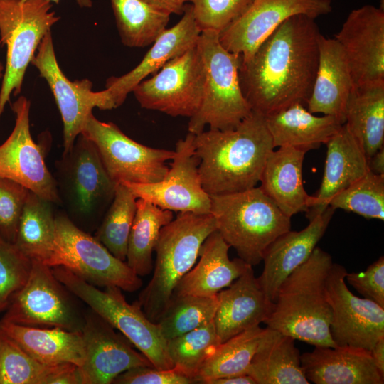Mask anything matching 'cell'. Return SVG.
Masks as SVG:
<instances>
[{"label":"cell","mask_w":384,"mask_h":384,"mask_svg":"<svg viewBox=\"0 0 384 384\" xmlns=\"http://www.w3.org/2000/svg\"><path fill=\"white\" fill-rule=\"evenodd\" d=\"M368 166L373 173L384 175V146L368 159Z\"/></svg>","instance_id":"f907efd6"},{"label":"cell","mask_w":384,"mask_h":384,"mask_svg":"<svg viewBox=\"0 0 384 384\" xmlns=\"http://www.w3.org/2000/svg\"><path fill=\"white\" fill-rule=\"evenodd\" d=\"M32 262L0 235V313L26 282Z\"/></svg>","instance_id":"b9f144b4"},{"label":"cell","mask_w":384,"mask_h":384,"mask_svg":"<svg viewBox=\"0 0 384 384\" xmlns=\"http://www.w3.org/2000/svg\"><path fill=\"white\" fill-rule=\"evenodd\" d=\"M274 147L317 149L340 129L343 122L330 115L316 116L305 105L294 104L265 117Z\"/></svg>","instance_id":"f1b7e54d"},{"label":"cell","mask_w":384,"mask_h":384,"mask_svg":"<svg viewBox=\"0 0 384 384\" xmlns=\"http://www.w3.org/2000/svg\"><path fill=\"white\" fill-rule=\"evenodd\" d=\"M73 295L56 278L51 267L32 261L25 284L13 294L0 321L82 331L85 313Z\"/></svg>","instance_id":"30bf717a"},{"label":"cell","mask_w":384,"mask_h":384,"mask_svg":"<svg viewBox=\"0 0 384 384\" xmlns=\"http://www.w3.org/2000/svg\"><path fill=\"white\" fill-rule=\"evenodd\" d=\"M113 384H191L194 380L176 370L138 366L119 374Z\"/></svg>","instance_id":"bcb514c9"},{"label":"cell","mask_w":384,"mask_h":384,"mask_svg":"<svg viewBox=\"0 0 384 384\" xmlns=\"http://www.w3.org/2000/svg\"><path fill=\"white\" fill-rule=\"evenodd\" d=\"M15 114L14 129L0 144V177L12 180L41 198L59 202L56 183L48 171L43 150L30 132V101L20 96L11 105Z\"/></svg>","instance_id":"e0dca14e"},{"label":"cell","mask_w":384,"mask_h":384,"mask_svg":"<svg viewBox=\"0 0 384 384\" xmlns=\"http://www.w3.org/2000/svg\"><path fill=\"white\" fill-rule=\"evenodd\" d=\"M263 331L256 326L219 343L199 368L196 383L208 384L219 378L247 374Z\"/></svg>","instance_id":"d590c367"},{"label":"cell","mask_w":384,"mask_h":384,"mask_svg":"<svg viewBox=\"0 0 384 384\" xmlns=\"http://www.w3.org/2000/svg\"><path fill=\"white\" fill-rule=\"evenodd\" d=\"M155 7L169 13L183 14L186 0H145Z\"/></svg>","instance_id":"7dc6e473"},{"label":"cell","mask_w":384,"mask_h":384,"mask_svg":"<svg viewBox=\"0 0 384 384\" xmlns=\"http://www.w3.org/2000/svg\"><path fill=\"white\" fill-rule=\"evenodd\" d=\"M216 230L211 213H179L160 231L153 276L137 301L156 323L166 310L181 279L194 266L205 240Z\"/></svg>","instance_id":"277c9868"},{"label":"cell","mask_w":384,"mask_h":384,"mask_svg":"<svg viewBox=\"0 0 384 384\" xmlns=\"http://www.w3.org/2000/svg\"><path fill=\"white\" fill-rule=\"evenodd\" d=\"M195 134L189 132L176 144L174 156L165 177L151 183H122L137 198L161 208L179 213H210V197L203 189L199 159L194 151Z\"/></svg>","instance_id":"9a60e30c"},{"label":"cell","mask_w":384,"mask_h":384,"mask_svg":"<svg viewBox=\"0 0 384 384\" xmlns=\"http://www.w3.org/2000/svg\"><path fill=\"white\" fill-rule=\"evenodd\" d=\"M81 332L85 346V361L80 367L85 384H110L127 370L153 366L123 334L90 308Z\"/></svg>","instance_id":"d6986e66"},{"label":"cell","mask_w":384,"mask_h":384,"mask_svg":"<svg viewBox=\"0 0 384 384\" xmlns=\"http://www.w3.org/2000/svg\"><path fill=\"white\" fill-rule=\"evenodd\" d=\"M370 353L375 366L380 373L384 376V336L376 342Z\"/></svg>","instance_id":"681fc988"},{"label":"cell","mask_w":384,"mask_h":384,"mask_svg":"<svg viewBox=\"0 0 384 384\" xmlns=\"http://www.w3.org/2000/svg\"><path fill=\"white\" fill-rule=\"evenodd\" d=\"M252 266L218 293L214 324L220 343L256 326L270 316L272 302L260 287Z\"/></svg>","instance_id":"7402d4cb"},{"label":"cell","mask_w":384,"mask_h":384,"mask_svg":"<svg viewBox=\"0 0 384 384\" xmlns=\"http://www.w3.org/2000/svg\"><path fill=\"white\" fill-rule=\"evenodd\" d=\"M80 136L70 152L71 178L77 208L81 213H87L100 199L114 193L116 184L108 176L94 145Z\"/></svg>","instance_id":"836d02e7"},{"label":"cell","mask_w":384,"mask_h":384,"mask_svg":"<svg viewBox=\"0 0 384 384\" xmlns=\"http://www.w3.org/2000/svg\"><path fill=\"white\" fill-rule=\"evenodd\" d=\"M230 246L215 230L205 240L199 260L177 284L174 297L213 296L230 286L250 266L240 258L230 260Z\"/></svg>","instance_id":"484cf974"},{"label":"cell","mask_w":384,"mask_h":384,"mask_svg":"<svg viewBox=\"0 0 384 384\" xmlns=\"http://www.w3.org/2000/svg\"><path fill=\"white\" fill-rule=\"evenodd\" d=\"M136 201L137 197L128 186L117 183L113 201L95 236L113 255L124 262Z\"/></svg>","instance_id":"74e56055"},{"label":"cell","mask_w":384,"mask_h":384,"mask_svg":"<svg viewBox=\"0 0 384 384\" xmlns=\"http://www.w3.org/2000/svg\"><path fill=\"white\" fill-rule=\"evenodd\" d=\"M197 46L204 63L205 85L201 105L190 117L188 132L197 134L206 126L234 129L252 112L240 83L241 55L225 49L219 33L212 30L201 32Z\"/></svg>","instance_id":"8992f818"},{"label":"cell","mask_w":384,"mask_h":384,"mask_svg":"<svg viewBox=\"0 0 384 384\" xmlns=\"http://www.w3.org/2000/svg\"><path fill=\"white\" fill-rule=\"evenodd\" d=\"M47 82L63 123L64 155L70 154L92 110L114 108L105 90H92L88 79L70 80L60 69L55 55L51 32L42 39L31 63Z\"/></svg>","instance_id":"4fadbf2b"},{"label":"cell","mask_w":384,"mask_h":384,"mask_svg":"<svg viewBox=\"0 0 384 384\" xmlns=\"http://www.w3.org/2000/svg\"><path fill=\"white\" fill-rule=\"evenodd\" d=\"M307 151L280 146L268 155L260 182V188L287 216L306 212L311 196L302 181V166Z\"/></svg>","instance_id":"4316f807"},{"label":"cell","mask_w":384,"mask_h":384,"mask_svg":"<svg viewBox=\"0 0 384 384\" xmlns=\"http://www.w3.org/2000/svg\"><path fill=\"white\" fill-rule=\"evenodd\" d=\"M335 210L329 206L309 219L302 230H288L277 237L266 249L264 268L257 277L268 298L274 302L278 289L285 278L311 255L324 236Z\"/></svg>","instance_id":"44dd1931"},{"label":"cell","mask_w":384,"mask_h":384,"mask_svg":"<svg viewBox=\"0 0 384 384\" xmlns=\"http://www.w3.org/2000/svg\"><path fill=\"white\" fill-rule=\"evenodd\" d=\"M137 210L130 230L126 262L139 277L153 270L152 255L161 229L174 219L173 211L137 198Z\"/></svg>","instance_id":"d6a6232c"},{"label":"cell","mask_w":384,"mask_h":384,"mask_svg":"<svg viewBox=\"0 0 384 384\" xmlns=\"http://www.w3.org/2000/svg\"><path fill=\"white\" fill-rule=\"evenodd\" d=\"M295 339L269 327L264 329L247 374L257 384H309Z\"/></svg>","instance_id":"f546056e"},{"label":"cell","mask_w":384,"mask_h":384,"mask_svg":"<svg viewBox=\"0 0 384 384\" xmlns=\"http://www.w3.org/2000/svg\"><path fill=\"white\" fill-rule=\"evenodd\" d=\"M326 157L322 181L311 196L306 217L324 212L331 199L363 176L370 169L368 159L346 123L326 143Z\"/></svg>","instance_id":"cb8c5ba5"},{"label":"cell","mask_w":384,"mask_h":384,"mask_svg":"<svg viewBox=\"0 0 384 384\" xmlns=\"http://www.w3.org/2000/svg\"><path fill=\"white\" fill-rule=\"evenodd\" d=\"M380 9H381L382 10H384V0H380Z\"/></svg>","instance_id":"db71d44e"},{"label":"cell","mask_w":384,"mask_h":384,"mask_svg":"<svg viewBox=\"0 0 384 384\" xmlns=\"http://www.w3.org/2000/svg\"><path fill=\"white\" fill-rule=\"evenodd\" d=\"M334 38L347 60L353 87L384 81V10L368 4L352 10Z\"/></svg>","instance_id":"ac0fdd59"},{"label":"cell","mask_w":384,"mask_h":384,"mask_svg":"<svg viewBox=\"0 0 384 384\" xmlns=\"http://www.w3.org/2000/svg\"><path fill=\"white\" fill-rule=\"evenodd\" d=\"M29 191L16 232L14 244L31 262L48 265L52 256L55 218L50 203Z\"/></svg>","instance_id":"1f68e13d"},{"label":"cell","mask_w":384,"mask_h":384,"mask_svg":"<svg viewBox=\"0 0 384 384\" xmlns=\"http://www.w3.org/2000/svg\"><path fill=\"white\" fill-rule=\"evenodd\" d=\"M353 83L344 53L336 40L320 35L319 63L311 95L306 104L311 113H321L345 123Z\"/></svg>","instance_id":"d4e9b609"},{"label":"cell","mask_w":384,"mask_h":384,"mask_svg":"<svg viewBox=\"0 0 384 384\" xmlns=\"http://www.w3.org/2000/svg\"><path fill=\"white\" fill-rule=\"evenodd\" d=\"M52 270L70 292L123 334L154 367L173 368L158 324L146 316L137 300L129 304L120 288L107 287L101 290L64 267H53Z\"/></svg>","instance_id":"52a82bcc"},{"label":"cell","mask_w":384,"mask_h":384,"mask_svg":"<svg viewBox=\"0 0 384 384\" xmlns=\"http://www.w3.org/2000/svg\"><path fill=\"white\" fill-rule=\"evenodd\" d=\"M122 43L143 48L166 28L170 15L145 0H110Z\"/></svg>","instance_id":"e575fe53"},{"label":"cell","mask_w":384,"mask_h":384,"mask_svg":"<svg viewBox=\"0 0 384 384\" xmlns=\"http://www.w3.org/2000/svg\"><path fill=\"white\" fill-rule=\"evenodd\" d=\"M80 135L97 149L111 181L120 183H151L161 181L174 151L151 148L127 137L112 122L98 120L93 114L87 119Z\"/></svg>","instance_id":"8fae6325"},{"label":"cell","mask_w":384,"mask_h":384,"mask_svg":"<svg viewBox=\"0 0 384 384\" xmlns=\"http://www.w3.org/2000/svg\"><path fill=\"white\" fill-rule=\"evenodd\" d=\"M333 209H343L366 218L384 220V175L370 170L330 201Z\"/></svg>","instance_id":"ab89813d"},{"label":"cell","mask_w":384,"mask_h":384,"mask_svg":"<svg viewBox=\"0 0 384 384\" xmlns=\"http://www.w3.org/2000/svg\"><path fill=\"white\" fill-rule=\"evenodd\" d=\"M0 330L43 365L73 363L81 367L85 363V346L81 331L2 321H0Z\"/></svg>","instance_id":"83f0119b"},{"label":"cell","mask_w":384,"mask_h":384,"mask_svg":"<svg viewBox=\"0 0 384 384\" xmlns=\"http://www.w3.org/2000/svg\"><path fill=\"white\" fill-rule=\"evenodd\" d=\"M53 366H45L0 330V384H46Z\"/></svg>","instance_id":"60d3db41"},{"label":"cell","mask_w":384,"mask_h":384,"mask_svg":"<svg viewBox=\"0 0 384 384\" xmlns=\"http://www.w3.org/2000/svg\"><path fill=\"white\" fill-rule=\"evenodd\" d=\"M218 304V294L174 297L156 323L167 341L213 321Z\"/></svg>","instance_id":"8d00e7d4"},{"label":"cell","mask_w":384,"mask_h":384,"mask_svg":"<svg viewBox=\"0 0 384 384\" xmlns=\"http://www.w3.org/2000/svg\"><path fill=\"white\" fill-rule=\"evenodd\" d=\"M48 265L64 267L97 287H117L133 292L142 286L140 277L126 262L63 215L55 218L54 247Z\"/></svg>","instance_id":"9c48e42d"},{"label":"cell","mask_w":384,"mask_h":384,"mask_svg":"<svg viewBox=\"0 0 384 384\" xmlns=\"http://www.w3.org/2000/svg\"><path fill=\"white\" fill-rule=\"evenodd\" d=\"M346 268L334 263L326 282L331 309L330 333L336 346L371 351L384 336V307L367 298L354 295L346 284Z\"/></svg>","instance_id":"5bb4252c"},{"label":"cell","mask_w":384,"mask_h":384,"mask_svg":"<svg viewBox=\"0 0 384 384\" xmlns=\"http://www.w3.org/2000/svg\"><path fill=\"white\" fill-rule=\"evenodd\" d=\"M204 85V63L196 44L140 82L132 92L143 108L190 118L201 105Z\"/></svg>","instance_id":"7c38bea8"},{"label":"cell","mask_w":384,"mask_h":384,"mask_svg":"<svg viewBox=\"0 0 384 384\" xmlns=\"http://www.w3.org/2000/svg\"><path fill=\"white\" fill-rule=\"evenodd\" d=\"M28 193L22 185L0 177V235L11 242L14 243Z\"/></svg>","instance_id":"ee69618b"},{"label":"cell","mask_w":384,"mask_h":384,"mask_svg":"<svg viewBox=\"0 0 384 384\" xmlns=\"http://www.w3.org/2000/svg\"><path fill=\"white\" fill-rule=\"evenodd\" d=\"M210 197L216 230L251 266L259 264L267 247L291 228V218L260 186Z\"/></svg>","instance_id":"5b68a950"},{"label":"cell","mask_w":384,"mask_h":384,"mask_svg":"<svg viewBox=\"0 0 384 384\" xmlns=\"http://www.w3.org/2000/svg\"><path fill=\"white\" fill-rule=\"evenodd\" d=\"M253 0H186L191 4L195 21L202 31L220 33L240 17Z\"/></svg>","instance_id":"7bdbcfd3"},{"label":"cell","mask_w":384,"mask_h":384,"mask_svg":"<svg viewBox=\"0 0 384 384\" xmlns=\"http://www.w3.org/2000/svg\"><path fill=\"white\" fill-rule=\"evenodd\" d=\"M193 143L201 184L210 196L255 187L274 149L265 117L254 111L234 129L196 134Z\"/></svg>","instance_id":"7a4b0ae2"},{"label":"cell","mask_w":384,"mask_h":384,"mask_svg":"<svg viewBox=\"0 0 384 384\" xmlns=\"http://www.w3.org/2000/svg\"><path fill=\"white\" fill-rule=\"evenodd\" d=\"M219 343L213 321L168 340L166 350L173 368L194 380L202 364Z\"/></svg>","instance_id":"f35d334b"},{"label":"cell","mask_w":384,"mask_h":384,"mask_svg":"<svg viewBox=\"0 0 384 384\" xmlns=\"http://www.w3.org/2000/svg\"><path fill=\"white\" fill-rule=\"evenodd\" d=\"M331 256L316 247L281 283L267 327L314 346H336L330 333L331 309L326 292Z\"/></svg>","instance_id":"3957f363"},{"label":"cell","mask_w":384,"mask_h":384,"mask_svg":"<svg viewBox=\"0 0 384 384\" xmlns=\"http://www.w3.org/2000/svg\"><path fill=\"white\" fill-rule=\"evenodd\" d=\"M345 123L368 159L384 146V81L353 87Z\"/></svg>","instance_id":"4dcf8cb0"},{"label":"cell","mask_w":384,"mask_h":384,"mask_svg":"<svg viewBox=\"0 0 384 384\" xmlns=\"http://www.w3.org/2000/svg\"><path fill=\"white\" fill-rule=\"evenodd\" d=\"M49 0H0V40L6 60L0 89V117L11 95L21 93L24 75L46 34L60 17Z\"/></svg>","instance_id":"ba28073f"},{"label":"cell","mask_w":384,"mask_h":384,"mask_svg":"<svg viewBox=\"0 0 384 384\" xmlns=\"http://www.w3.org/2000/svg\"><path fill=\"white\" fill-rule=\"evenodd\" d=\"M201 32L191 4H186L181 19L157 37L134 69L120 77L107 80L105 90L114 108L120 106L127 95L146 77L154 74L166 63L196 46Z\"/></svg>","instance_id":"ffe728a7"},{"label":"cell","mask_w":384,"mask_h":384,"mask_svg":"<svg viewBox=\"0 0 384 384\" xmlns=\"http://www.w3.org/2000/svg\"><path fill=\"white\" fill-rule=\"evenodd\" d=\"M321 34L314 18L295 15L248 60H241L240 83L252 111L265 117L296 103L306 105L317 70Z\"/></svg>","instance_id":"6da1fadb"},{"label":"cell","mask_w":384,"mask_h":384,"mask_svg":"<svg viewBox=\"0 0 384 384\" xmlns=\"http://www.w3.org/2000/svg\"><path fill=\"white\" fill-rule=\"evenodd\" d=\"M1 40H0V46H1ZM4 66L3 65V64L1 63V62L0 61V80H2L3 78V76H4Z\"/></svg>","instance_id":"f5cc1de1"},{"label":"cell","mask_w":384,"mask_h":384,"mask_svg":"<svg viewBox=\"0 0 384 384\" xmlns=\"http://www.w3.org/2000/svg\"><path fill=\"white\" fill-rule=\"evenodd\" d=\"M347 282L365 298L384 307V257L369 265L366 271L348 273Z\"/></svg>","instance_id":"f6af8a7d"},{"label":"cell","mask_w":384,"mask_h":384,"mask_svg":"<svg viewBox=\"0 0 384 384\" xmlns=\"http://www.w3.org/2000/svg\"><path fill=\"white\" fill-rule=\"evenodd\" d=\"M208 384H257L249 374H240L219 378L213 380Z\"/></svg>","instance_id":"c3c4849f"},{"label":"cell","mask_w":384,"mask_h":384,"mask_svg":"<svg viewBox=\"0 0 384 384\" xmlns=\"http://www.w3.org/2000/svg\"><path fill=\"white\" fill-rule=\"evenodd\" d=\"M51 2H54L55 4H58L60 0H49ZM76 3L81 7V8H90L92 5V0H75Z\"/></svg>","instance_id":"816d5d0a"},{"label":"cell","mask_w":384,"mask_h":384,"mask_svg":"<svg viewBox=\"0 0 384 384\" xmlns=\"http://www.w3.org/2000/svg\"><path fill=\"white\" fill-rule=\"evenodd\" d=\"M331 0H253L247 9L219 33L228 51L248 60L259 46L289 18L303 14L316 18L332 11Z\"/></svg>","instance_id":"2e32d148"},{"label":"cell","mask_w":384,"mask_h":384,"mask_svg":"<svg viewBox=\"0 0 384 384\" xmlns=\"http://www.w3.org/2000/svg\"><path fill=\"white\" fill-rule=\"evenodd\" d=\"M309 381L315 384H383L370 351L349 346H314L300 355Z\"/></svg>","instance_id":"603a6c76"}]
</instances>
